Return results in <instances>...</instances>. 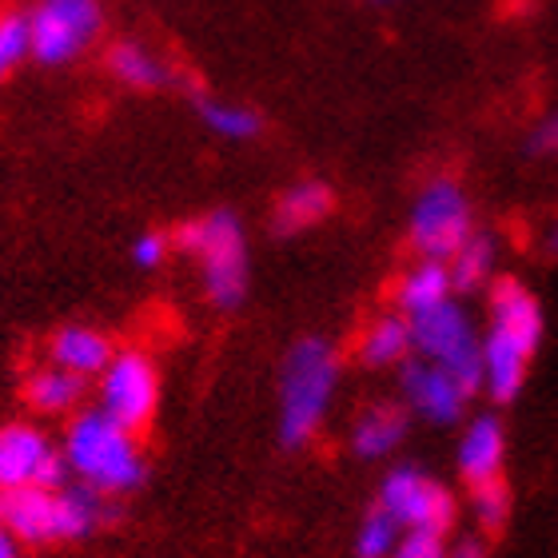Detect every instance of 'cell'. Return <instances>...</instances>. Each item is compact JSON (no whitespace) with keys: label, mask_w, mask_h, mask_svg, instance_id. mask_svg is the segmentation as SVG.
<instances>
[{"label":"cell","mask_w":558,"mask_h":558,"mask_svg":"<svg viewBox=\"0 0 558 558\" xmlns=\"http://www.w3.org/2000/svg\"><path fill=\"white\" fill-rule=\"evenodd\" d=\"M538 339H543V312L535 295L523 283L502 279L490 295V327L483 336V384L490 399L511 403L519 396Z\"/></svg>","instance_id":"cell-1"},{"label":"cell","mask_w":558,"mask_h":558,"mask_svg":"<svg viewBox=\"0 0 558 558\" xmlns=\"http://www.w3.org/2000/svg\"><path fill=\"white\" fill-rule=\"evenodd\" d=\"M64 459L96 495H124L144 478V459L132 442V430L105 408L76 415L64 439Z\"/></svg>","instance_id":"cell-2"},{"label":"cell","mask_w":558,"mask_h":558,"mask_svg":"<svg viewBox=\"0 0 558 558\" xmlns=\"http://www.w3.org/2000/svg\"><path fill=\"white\" fill-rule=\"evenodd\" d=\"M339 379V355L327 339H303L283 363V411H279V439L300 447L324 423Z\"/></svg>","instance_id":"cell-3"},{"label":"cell","mask_w":558,"mask_h":558,"mask_svg":"<svg viewBox=\"0 0 558 558\" xmlns=\"http://www.w3.org/2000/svg\"><path fill=\"white\" fill-rule=\"evenodd\" d=\"M175 247L196 256L204 291L216 307H235L247 291V244L232 211H211L175 232Z\"/></svg>","instance_id":"cell-4"},{"label":"cell","mask_w":558,"mask_h":558,"mask_svg":"<svg viewBox=\"0 0 558 558\" xmlns=\"http://www.w3.org/2000/svg\"><path fill=\"white\" fill-rule=\"evenodd\" d=\"M100 499L88 490L57 487H21L9 490L0 502V523L24 543H57V538H81L100 523Z\"/></svg>","instance_id":"cell-5"},{"label":"cell","mask_w":558,"mask_h":558,"mask_svg":"<svg viewBox=\"0 0 558 558\" xmlns=\"http://www.w3.org/2000/svg\"><path fill=\"white\" fill-rule=\"evenodd\" d=\"M411 339L423 360L447 367L466 391L483 387V339L475 336L471 315L454 300H442L439 307L411 315Z\"/></svg>","instance_id":"cell-6"},{"label":"cell","mask_w":558,"mask_h":558,"mask_svg":"<svg viewBox=\"0 0 558 558\" xmlns=\"http://www.w3.org/2000/svg\"><path fill=\"white\" fill-rule=\"evenodd\" d=\"M471 199L454 180H435L411 208V247L423 259H451L471 240Z\"/></svg>","instance_id":"cell-7"},{"label":"cell","mask_w":558,"mask_h":558,"mask_svg":"<svg viewBox=\"0 0 558 558\" xmlns=\"http://www.w3.org/2000/svg\"><path fill=\"white\" fill-rule=\"evenodd\" d=\"M100 0H36L28 9L33 57L40 64H72L100 36Z\"/></svg>","instance_id":"cell-8"},{"label":"cell","mask_w":558,"mask_h":558,"mask_svg":"<svg viewBox=\"0 0 558 558\" xmlns=\"http://www.w3.org/2000/svg\"><path fill=\"white\" fill-rule=\"evenodd\" d=\"M100 399L105 411L129 430L144 427L156 415V399H160V384H156V367H151L140 351H124L112 355L105 367V384H100Z\"/></svg>","instance_id":"cell-9"},{"label":"cell","mask_w":558,"mask_h":558,"mask_svg":"<svg viewBox=\"0 0 558 558\" xmlns=\"http://www.w3.org/2000/svg\"><path fill=\"white\" fill-rule=\"evenodd\" d=\"M379 502L403 526H411V531H435V535H442L451 526V514H454L451 495L439 483L423 478L418 471H396L384 483V490H379Z\"/></svg>","instance_id":"cell-10"},{"label":"cell","mask_w":558,"mask_h":558,"mask_svg":"<svg viewBox=\"0 0 558 558\" xmlns=\"http://www.w3.org/2000/svg\"><path fill=\"white\" fill-rule=\"evenodd\" d=\"M60 483V454L48 447V439L33 427H4L0 430V490L21 487H57Z\"/></svg>","instance_id":"cell-11"},{"label":"cell","mask_w":558,"mask_h":558,"mask_svg":"<svg viewBox=\"0 0 558 558\" xmlns=\"http://www.w3.org/2000/svg\"><path fill=\"white\" fill-rule=\"evenodd\" d=\"M403 396L430 423H454V418L463 415V403L471 391L447 367H439V363L415 360L403 372Z\"/></svg>","instance_id":"cell-12"},{"label":"cell","mask_w":558,"mask_h":558,"mask_svg":"<svg viewBox=\"0 0 558 558\" xmlns=\"http://www.w3.org/2000/svg\"><path fill=\"white\" fill-rule=\"evenodd\" d=\"M336 208V196L324 180H300L291 184L283 196L276 199V211H271V228L279 235H300L315 223H324Z\"/></svg>","instance_id":"cell-13"},{"label":"cell","mask_w":558,"mask_h":558,"mask_svg":"<svg viewBox=\"0 0 558 558\" xmlns=\"http://www.w3.org/2000/svg\"><path fill=\"white\" fill-rule=\"evenodd\" d=\"M48 355H52L57 367L84 379V375H105V367L112 363V343L93 327H64V331L52 336Z\"/></svg>","instance_id":"cell-14"},{"label":"cell","mask_w":558,"mask_h":558,"mask_svg":"<svg viewBox=\"0 0 558 558\" xmlns=\"http://www.w3.org/2000/svg\"><path fill=\"white\" fill-rule=\"evenodd\" d=\"M108 72L136 93H156L172 81L168 60L160 52H151L148 45H136V40H120V45L108 48Z\"/></svg>","instance_id":"cell-15"},{"label":"cell","mask_w":558,"mask_h":558,"mask_svg":"<svg viewBox=\"0 0 558 558\" xmlns=\"http://www.w3.org/2000/svg\"><path fill=\"white\" fill-rule=\"evenodd\" d=\"M454 291V279L451 268H447V259H423L408 276L399 279V291H396V303L399 312L418 315L427 312V307H439L442 300H451Z\"/></svg>","instance_id":"cell-16"},{"label":"cell","mask_w":558,"mask_h":558,"mask_svg":"<svg viewBox=\"0 0 558 558\" xmlns=\"http://www.w3.org/2000/svg\"><path fill=\"white\" fill-rule=\"evenodd\" d=\"M459 466L471 483H483V478H495L502 466V427L499 418H475L471 430H466L463 447H459Z\"/></svg>","instance_id":"cell-17"},{"label":"cell","mask_w":558,"mask_h":558,"mask_svg":"<svg viewBox=\"0 0 558 558\" xmlns=\"http://www.w3.org/2000/svg\"><path fill=\"white\" fill-rule=\"evenodd\" d=\"M415 348L411 339V315H379L360 339V360L367 367H391Z\"/></svg>","instance_id":"cell-18"},{"label":"cell","mask_w":558,"mask_h":558,"mask_svg":"<svg viewBox=\"0 0 558 558\" xmlns=\"http://www.w3.org/2000/svg\"><path fill=\"white\" fill-rule=\"evenodd\" d=\"M403 430H408V415L399 408H372L355 423L351 447H355V454H363V459H379V454H387L403 439Z\"/></svg>","instance_id":"cell-19"},{"label":"cell","mask_w":558,"mask_h":558,"mask_svg":"<svg viewBox=\"0 0 558 558\" xmlns=\"http://www.w3.org/2000/svg\"><path fill=\"white\" fill-rule=\"evenodd\" d=\"M84 391V379L81 375L64 372V367H45V372H36L33 379H28V387H24V396H28V403L40 411H69L76 408V399H81Z\"/></svg>","instance_id":"cell-20"},{"label":"cell","mask_w":558,"mask_h":558,"mask_svg":"<svg viewBox=\"0 0 558 558\" xmlns=\"http://www.w3.org/2000/svg\"><path fill=\"white\" fill-rule=\"evenodd\" d=\"M447 268H451V279H454V288L459 291L478 288V283L490 279V271H495V240H490V235L471 232V240H466V244L447 259Z\"/></svg>","instance_id":"cell-21"},{"label":"cell","mask_w":558,"mask_h":558,"mask_svg":"<svg viewBox=\"0 0 558 558\" xmlns=\"http://www.w3.org/2000/svg\"><path fill=\"white\" fill-rule=\"evenodd\" d=\"M199 117H204V124L223 140H252L264 129L259 112H252L247 105H235V100H204V105H199Z\"/></svg>","instance_id":"cell-22"},{"label":"cell","mask_w":558,"mask_h":558,"mask_svg":"<svg viewBox=\"0 0 558 558\" xmlns=\"http://www.w3.org/2000/svg\"><path fill=\"white\" fill-rule=\"evenodd\" d=\"M24 57H33L28 12H0V81L21 69Z\"/></svg>","instance_id":"cell-23"},{"label":"cell","mask_w":558,"mask_h":558,"mask_svg":"<svg viewBox=\"0 0 558 558\" xmlns=\"http://www.w3.org/2000/svg\"><path fill=\"white\" fill-rule=\"evenodd\" d=\"M399 531H403V523H399L391 511H384V507H379V511L367 514V523L360 526L355 550H360V558H387L391 550H396L399 538H403Z\"/></svg>","instance_id":"cell-24"},{"label":"cell","mask_w":558,"mask_h":558,"mask_svg":"<svg viewBox=\"0 0 558 558\" xmlns=\"http://www.w3.org/2000/svg\"><path fill=\"white\" fill-rule=\"evenodd\" d=\"M475 514L487 531H499L507 523V487L499 483V475L475 483Z\"/></svg>","instance_id":"cell-25"},{"label":"cell","mask_w":558,"mask_h":558,"mask_svg":"<svg viewBox=\"0 0 558 558\" xmlns=\"http://www.w3.org/2000/svg\"><path fill=\"white\" fill-rule=\"evenodd\" d=\"M387 558H447V550H442V535H435V531H411L399 538Z\"/></svg>","instance_id":"cell-26"},{"label":"cell","mask_w":558,"mask_h":558,"mask_svg":"<svg viewBox=\"0 0 558 558\" xmlns=\"http://www.w3.org/2000/svg\"><path fill=\"white\" fill-rule=\"evenodd\" d=\"M163 256H168V240L160 232L140 235L136 244H132V259H136L140 268H160Z\"/></svg>","instance_id":"cell-27"},{"label":"cell","mask_w":558,"mask_h":558,"mask_svg":"<svg viewBox=\"0 0 558 558\" xmlns=\"http://www.w3.org/2000/svg\"><path fill=\"white\" fill-rule=\"evenodd\" d=\"M531 151H535V156H558V112L531 132Z\"/></svg>","instance_id":"cell-28"},{"label":"cell","mask_w":558,"mask_h":558,"mask_svg":"<svg viewBox=\"0 0 558 558\" xmlns=\"http://www.w3.org/2000/svg\"><path fill=\"white\" fill-rule=\"evenodd\" d=\"M454 558H483V550H478L475 543H463V547L454 550Z\"/></svg>","instance_id":"cell-29"},{"label":"cell","mask_w":558,"mask_h":558,"mask_svg":"<svg viewBox=\"0 0 558 558\" xmlns=\"http://www.w3.org/2000/svg\"><path fill=\"white\" fill-rule=\"evenodd\" d=\"M0 558H16V555H12V543H9V535H4V526H0Z\"/></svg>","instance_id":"cell-30"},{"label":"cell","mask_w":558,"mask_h":558,"mask_svg":"<svg viewBox=\"0 0 558 558\" xmlns=\"http://www.w3.org/2000/svg\"><path fill=\"white\" fill-rule=\"evenodd\" d=\"M550 252H555V256H558V223H555V228H550Z\"/></svg>","instance_id":"cell-31"}]
</instances>
